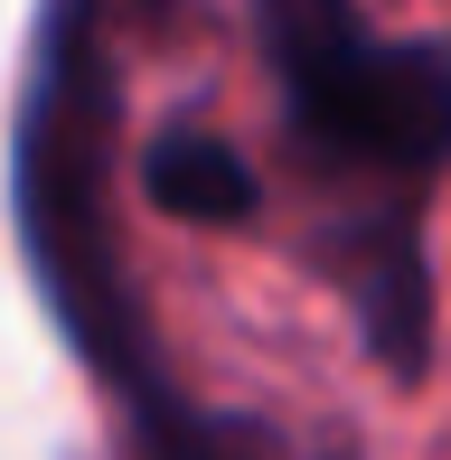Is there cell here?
I'll return each instance as SVG.
<instances>
[{"instance_id":"cell-1","label":"cell","mask_w":451,"mask_h":460,"mask_svg":"<svg viewBox=\"0 0 451 460\" xmlns=\"http://www.w3.org/2000/svg\"><path fill=\"white\" fill-rule=\"evenodd\" d=\"M85 0H57V29H48V66H38V103H29V132H19V226L38 244V273H48L57 310H66L75 348H85L104 376L132 385V404H160L151 367L132 348V310H122L113 254H104V226H94V29H85Z\"/></svg>"},{"instance_id":"cell-2","label":"cell","mask_w":451,"mask_h":460,"mask_svg":"<svg viewBox=\"0 0 451 460\" xmlns=\"http://www.w3.org/2000/svg\"><path fill=\"white\" fill-rule=\"evenodd\" d=\"M273 38L292 122L330 160L433 170L451 151V57L442 48H376L358 0H254Z\"/></svg>"},{"instance_id":"cell-3","label":"cell","mask_w":451,"mask_h":460,"mask_svg":"<svg viewBox=\"0 0 451 460\" xmlns=\"http://www.w3.org/2000/svg\"><path fill=\"white\" fill-rule=\"evenodd\" d=\"M141 188H151V207L179 217V226H244L263 207V179L244 170V151L217 141V132H160L151 160H141Z\"/></svg>"},{"instance_id":"cell-4","label":"cell","mask_w":451,"mask_h":460,"mask_svg":"<svg viewBox=\"0 0 451 460\" xmlns=\"http://www.w3.org/2000/svg\"><path fill=\"white\" fill-rule=\"evenodd\" d=\"M358 310H367V348L395 376H423V339H433V291H423V254L404 226H376L358 244Z\"/></svg>"}]
</instances>
